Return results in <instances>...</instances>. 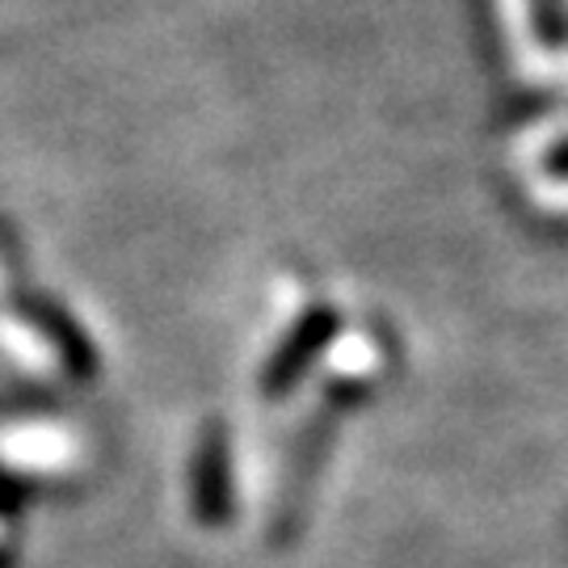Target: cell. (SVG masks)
<instances>
[{"instance_id": "6da1fadb", "label": "cell", "mask_w": 568, "mask_h": 568, "mask_svg": "<svg viewBox=\"0 0 568 568\" xmlns=\"http://www.w3.org/2000/svg\"><path fill=\"white\" fill-rule=\"evenodd\" d=\"M190 514L199 527H224L232 518V455L220 422L199 434L190 459Z\"/></svg>"}, {"instance_id": "7a4b0ae2", "label": "cell", "mask_w": 568, "mask_h": 568, "mask_svg": "<svg viewBox=\"0 0 568 568\" xmlns=\"http://www.w3.org/2000/svg\"><path fill=\"white\" fill-rule=\"evenodd\" d=\"M337 328H342L337 307H316V312H307L304 321L286 333V342L270 354V363H265L262 379H257L265 400H278L283 392H291V387L300 384L307 366L321 358V349L337 337Z\"/></svg>"}, {"instance_id": "3957f363", "label": "cell", "mask_w": 568, "mask_h": 568, "mask_svg": "<svg viewBox=\"0 0 568 568\" xmlns=\"http://www.w3.org/2000/svg\"><path fill=\"white\" fill-rule=\"evenodd\" d=\"M26 325L34 328V337L42 345H51V354L60 358V366L77 379H93L98 375V349L84 337V328L72 325V316L51 300H26L21 304Z\"/></svg>"}, {"instance_id": "277c9868", "label": "cell", "mask_w": 568, "mask_h": 568, "mask_svg": "<svg viewBox=\"0 0 568 568\" xmlns=\"http://www.w3.org/2000/svg\"><path fill=\"white\" fill-rule=\"evenodd\" d=\"M0 568H9V556H0Z\"/></svg>"}]
</instances>
